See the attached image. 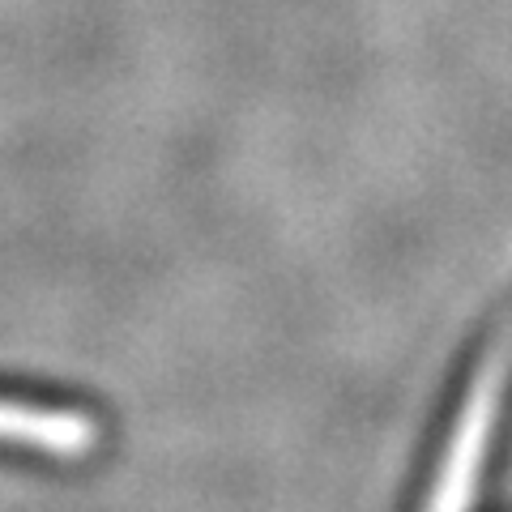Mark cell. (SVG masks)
<instances>
[{
    "label": "cell",
    "instance_id": "obj_1",
    "mask_svg": "<svg viewBox=\"0 0 512 512\" xmlns=\"http://www.w3.org/2000/svg\"><path fill=\"white\" fill-rule=\"evenodd\" d=\"M0 440H13L47 457H82L94 444V423L60 406H30L0 397Z\"/></svg>",
    "mask_w": 512,
    "mask_h": 512
}]
</instances>
